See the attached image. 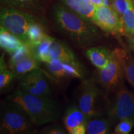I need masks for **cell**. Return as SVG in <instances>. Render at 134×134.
<instances>
[{"label":"cell","instance_id":"cell-1","mask_svg":"<svg viewBox=\"0 0 134 134\" xmlns=\"http://www.w3.org/2000/svg\"><path fill=\"white\" fill-rule=\"evenodd\" d=\"M51 15L56 31L68 38L76 47L87 49L98 46L102 41L103 34L98 26L63 4L53 5Z\"/></svg>","mask_w":134,"mask_h":134},{"label":"cell","instance_id":"cell-2","mask_svg":"<svg viewBox=\"0 0 134 134\" xmlns=\"http://www.w3.org/2000/svg\"><path fill=\"white\" fill-rule=\"evenodd\" d=\"M6 100L21 105L35 126H42L56 121L60 114L59 107L52 98L35 96L24 93L18 88Z\"/></svg>","mask_w":134,"mask_h":134},{"label":"cell","instance_id":"cell-3","mask_svg":"<svg viewBox=\"0 0 134 134\" xmlns=\"http://www.w3.org/2000/svg\"><path fill=\"white\" fill-rule=\"evenodd\" d=\"M35 125L18 104L6 100L1 104V133H34Z\"/></svg>","mask_w":134,"mask_h":134},{"label":"cell","instance_id":"cell-4","mask_svg":"<svg viewBox=\"0 0 134 134\" xmlns=\"http://www.w3.org/2000/svg\"><path fill=\"white\" fill-rule=\"evenodd\" d=\"M41 19L38 16L15 8L2 7L0 11L1 26L13 33L24 43L27 42V32L31 25Z\"/></svg>","mask_w":134,"mask_h":134},{"label":"cell","instance_id":"cell-5","mask_svg":"<svg viewBox=\"0 0 134 134\" xmlns=\"http://www.w3.org/2000/svg\"><path fill=\"white\" fill-rule=\"evenodd\" d=\"M49 77L51 76L47 71L39 67L18 78V88L24 93L35 96L52 98Z\"/></svg>","mask_w":134,"mask_h":134},{"label":"cell","instance_id":"cell-6","mask_svg":"<svg viewBox=\"0 0 134 134\" xmlns=\"http://www.w3.org/2000/svg\"><path fill=\"white\" fill-rule=\"evenodd\" d=\"M93 23L105 33L119 37L125 36L121 18L110 6L96 8Z\"/></svg>","mask_w":134,"mask_h":134},{"label":"cell","instance_id":"cell-7","mask_svg":"<svg viewBox=\"0 0 134 134\" xmlns=\"http://www.w3.org/2000/svg\"><path fill=\"white\" fill-rule=\"evenodd\" d=\"M123 76L121 65L112 51L111 57L108 64L102 69H98L93 81L106 90H114L121 86Z\"/></svg>","mask_w":134,"mask_h":134},{"label":"cell","instance_id":"cell-8","mask_svg":"<svg viewBox=\"0 0 134 134\" xmlns=\"http://www.w3.org/2000/svg\"><path fill=\"white\" fill-rule=\"evenodd\" d=\"M109 114L116 121L128 118L134 120V92L121 85L118 88Z\"/></svg>","mask_w":134,"mask_h":134},{"label":"cell","instance_id":"cell-9","mask_svg":"<svg viewBox=\"0 0 134 134\" xmlns=\"http://www.w3.org/2000/svg\"><path fill=\"white\" fill-rule=\"evenodd\" d=\"M77 104L88 119L98 114L96 110L97 99L100 90L93 80H88L82 82L79 86Z\"/></svg>","mask_w":134,"mask_h":134},{"label":"cell","instance_id":"cell-10","mask_svg":"<svg viewBox=\"0 0 134 134\" xmlns=\"http://www.w3.org/2000/svg\"><path fill=\"white\" fill-rule=\"evenodd\" d=\"M45 66L46 71L53 79L83 78L84 76L83 69L57 59H52L45 63Z\"/></svg>","mask_w":134,"mask_h":134},{"label":"cell","instance_id":"cell-11","mask_svg":"<svg viewBox=\"0 0 134 134\" xmlns=\"http://www.w3.org/2000/svg\"><path fill=\"white\" fill-rule=\"evenodd\" d=\"M50 59H57L83 69V65L66 43L52 37L50 48Z\"/></svg>","mask_w":134,"mask_h":134},{"label":"cell","instance_id":"cell-12","mask_svg":"<svg viewBox=\"0 0 134 134\" xmlns=\"http://www.w3.org/2000/svg\"><path fill=\"white\" fill-rule=\"evenodd\" d=\"M64 6L82 17L93 23L96 7L90 0H60Z\"/></svg>","mask_w":134,"mask_h":134},{"label":"cell","instance_id":"cell-13","mask_svg":"<svg viewBox=\"0 0 134 134\" xmlns=\"http://www.w3.org/2000/svg\"><path fill=\"white\" fill-rule=\"evenodd\" d=\"M113 52L121 65L124 76L134 88V58L131 53L122 48H115Z\"/></svg>","mask_w":134,"mask_h":134},{"label":"cell","instance_id":"cell-14","mask_svg":"<svg viewBox=\"0 0 134 134\" xmlns=\"http://www.w3.org/2000/svg\"><path fill=\"white\" fill-rule=\"evenodd\" d=\"M3 7L15 8L31 14L38 15L43 11V0H1Z\"/></svg>","mask_w":134,"mask_h":134},{"label":"cell","instance_id":"cell-15","mask_svg":"<svg viewBox=\"0 0 134 134\" xmlns=\"http://www.w3.org/2000/svg\"><path fill=\"white\" fill-rule=\"evenodd\" d=\"M89 119L80 109L77 104L70 105L63 115V123L68 133L78 125L86 124Z\"/></svg>","mask_w":134,"mask_h":134},{"label":"cell","instance_id":"cell-16","mask_svg":"<svg viewBox=\"0 0 134 134\" xmlns=\"http://www.w3.org/2000/svg\"><path fill=\"white\" fill-rule=\"evenodd\" d=\"M85 55L97 69H102L109 61L112 51L105 47L95 46L87 48Z\"/></svg>","mask_w":134,"mask_h":134},{"label":"cell","instance_id":"cell-17","mask_svg":"<svg viewBox=\"0 0 134 134\" xmlns=\"http://www.w3.org/2000/svg\"><path fill=\"white\" fill-rule=\"evenodd\" d=\"M40 62L34 55L27 57L13 64L8 65L16 78H19L32 70L39 68Z\"/></svg>","mask_w":134,"mask_h":134},{"label":"cell","instance_id":"cell-18","mask_svg":"<svg viewBox=\"0 0 134 134\" xmlns=\"http://www.w3.org/2000/svg\"><path fill=\"white\" fill-rule=\"evenodd\" d=\"M24 43L15 35L3 26L0 27V46L10 55L21 46Z\"/></svg>","mask_w":134,"mask_h":134},{"label":"cell","instance_id":"cell-19","mask_svg":"<svg viewBox=\"0 0 134 134\" xmlns=\"http://www.w3.org/2000/svg\"><path fill=\"white\" fill-rule=\"evenodd\" d=\"M52 37L48 36L38 42L28 46L34 56L40 62L47 63L50 61V48Z\"/></svg>","mask_w":134,"mask_h":134},{"label":"cell","instance_id":"cell-20","mask_svg":"<svg viewBox=\"0 0 134 134\" xmlns=\"http://www.w3.org/2000/svg\"><path fill=\"white\" fill-rule=\"evenodd\" d=\"M49 35L43 19L39 20L32 24L27 32V46L34 44L46 38Z\"/></svg>","mask_w":134,"mask_h":134},{"label":"cell","instance_id":"cell-21","mask_svg":"<svg viewBox=\"0 0 134 134\" xmlns=\"http://www.w3.org/2000/svg\"><path fill=\"white\" fill-rule=\"evenodd\" d=\"M86 133L106 134L110 132L109 122L98 114L90 117L86 124Z\"/></svg>","mask_w":134,"mask_h":134},{"label":"cell","instance_id":"cell-22","mask_svg":"<svg viewBox=\"0 0 134 134\" xmlns=\"http://www.w3.org/2000/svg\"><path fill=\"white\" fill-rule=\"evenodd\" d=\"M16 78L14 73L6 64L4 59V53L0 57V90H3L9 86L14 78Z\"/></svg>","mask_w":134,"mask_h":134},{"label":"cell","instance_id":"cell-23","mask_svg":"<svg viewBox=\"0 0 134 134\" xmlns=\"http://www.w3.org/2000/svg\"><path fill=\"white\" fill-rule=\"evenodd\" d=\"M125 36L134 31V3L131 0L121 18Z\"/></svg>","mask_w":134,"mask_h":134},{"label":"cell","instance_id":"cell-24","mask_svg":"<svg viewBox=\"0 0 134 134\" xmlns=\"http://www.w3.org/2000/svg\"><path fill=\"white\" fill-rule=\"evenodd\" d=\"M133 126V119H124L119 121V123L115 127L114 133L116 134H128L132 131Z\"/></svg>","mask_w":134,"mask_h":134},{"label":"cell","instance_id":"cell-25","mask_svg":"<svg viewBox=\"0 0 134 134\" xmlns=\"http://www.w3.org/2000/svg\"><path fill=\"white\" fill-rule=\"evenodd\" d=\"M131 0H109L110 6L121 18Z\"/></svg>","mask_w":134,"mask_h":134},{"label":"cell","instance_id":"cell-26","mask_svg":"<svg viewBox=\"0 0 134 134\" xmlns=\"http://www.w3.org/2000/svg\"><path fill=\"white\" fill-rule=\"evenodd\" d=\"M66 130L63 127L60 125H53L46 127L41 130V133H47V134H65Z\"/></svg>","mask_w":134,"mask_h":134},{"label":"cell","instance_id":"cell-27","mask_svg":"<svg viewBox=\"0 0 134 134\" xmlns=\"http://www.w3.org/2000/svg\"><path fill=\"white\" fill-rule=\"evenodd\" d=\"M70 134H85L86 133V124L79 125L73 128L70 132Z\"/></svg>","mask_w":134,"mask_h":134},{"label":"cell","instance_id":"cell-28","mask_svg":"<svg viewBox=\"0 0 134 134\" xmlns=\"http://www.w3.org/2000/svg\"><path fill=\"white\" fill-rule=\"evenodd\" d=\"M125 37L127 38L130 50H132L134 54V31L126 35Z\"/></svg>","mask_w":134,"mask_h":134},{"label":"cell","instance_id":"cell-29","mask_svg":"<svg viewBox=\"0 0 134 134\" xmlns=\"http://www.w3.org/2000/svg\"><path fill=\"white\" fill-rule=\"evenodd\" d=\"M90 1L94 5L96 8L99 7V6H104V5L110 6L108 0H90Z\"/></svg>","mask_w":134,"mask_h":134},{"label":"cell","instance_id":"cell-30","mask_svg":"<svg viewBox=\"0 0 134 134\" xmlns=\"http://www.w3.org/2000/svg\"><path fill=\"white\" fill-rule=\"evenodd\" d=\"M132 1H133V3H134V0H132Z\"/></svg>","mask_w":134,"mask_h":134}]
</instances>
